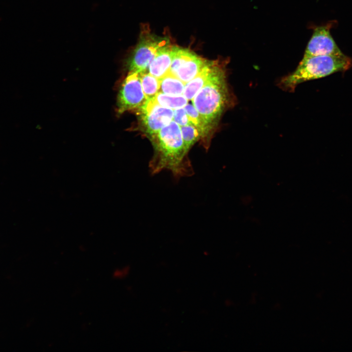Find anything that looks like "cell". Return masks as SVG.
<instances>
[{"mask_svg":"<svg viewBox=\"0 0 352 352\" xmlns=\"http://www.w3.org/2000/svg\"><path fill=\"white\" fill-rule=\"evenodd\" d=\"M139 74L142 89L146 99H153L159 92V80L147 71Z\"/></svg>","mask_w":352,"mask_h":352,"instance_id":"obj_13","label":"cell"},{"mask_svg":"<svg viewBox=\"0 0 352 352\" xmlns=\"http://www.w3.org/2000/svg\"><path fill=\"white\" fill-rule=\"evenodd\" d=\"M173 120L180 126L191 123L184 107L176 109L174 110Z\"/></svg>","mask_w":352,"mask_h":352,"instance_id":"obj_16","label":"cell"},{"mask_svg":"<svg viewBox=\"0 0 352 352\" xmlns=\"http://www.w3.org/2000/svg\"><path fill=\"white\" fill-rule=\"evenodd\" d=\"M174 45L170 41L160 47L148 67V72L159 80L169 71Z\"/></svg>","mask_w":352,"mask_h":352,"instance_id":"obj_9","label":"cell"},{"mask_svg":"<svg viewBox=\"0 0 352 352\" xmlns=\"http://www.w3.org/2000/svg\"><path fill=\"white\" fill-rule=\"evenodd\" d=\"M130 269L129 266L118 268L114 271L113 276L114 278L122 279L128 275Z\"/></svg>","mask_w":352,"mask_h":352,"instance_id":"obj_17","label":"cell"},{"mask_svg":"<svg viewBox=\"0 0 352 352\" xmlns=\"http://www.w3.org/2000/svg\"><path fill=\"white\" fill-rule=\"evenodd\" d=\"M147 101L144 93L140 74L129 72L121 85L117 96L118 113L138 109Z\"/></svg>","mask_w":352,"mask_h":352,"instance_id":"obj_6","label":"cell"},{"mask_svg":"<svg viewBox=\"0 0 352 352\" xmlns=\"http://www.w3.org/2000/svg\"><path fill=\"white\" fill-rule=\"evenodd\" d=\"M223 63L192 100L193 106L211 126L220 116L229 101Z\"/></svg>","mask_w":352,"mask_h":352,"instance_id":"obj_3","label":"cell"},{"mask_svg":"<svg viewBox=\"0 0 352 352\" xmlns=\"http://www.w3.org/2000/svg\"><path fill=\"white\" fill-rule=\"evenodd\" d=\"M138 110L146 132L151 135L156 134L173 120V109L160 106L152 99L147 100Z\"/></svg>","mask_w":352,"mask_h":352,"instance_id":"obj_7","label":"cell"},{"mask_svg":"<svg viewBox=\"0 0 352 352\" xmlns=\"http://www.w3.org/2000/svg\"><path fill=\"white\" fill-rule=\"evenodd\" d=\"M352 66V58L345 55L304 56L295 71L283 77L279 86L284 90L293 92L303 82L345 72Z\"/></svg>","mask_w":352,"mask_h":352,"instance_id":"obj_2","label":"cell"},{"mask_svg":"<svg viewBox=\"0 0 352 352\" xmlns=\"http://www.w3.org/2000/svg\"><path fill=\"white\" fill-rule=\"evenodd\" d=\"M221 63L219 60L209 61L199 73L185 84L183 95L188 100H192L195 95L214 73Z\"/></svg>","mask_w":352,"mask_h":352,"instance_id":"obj_10","label":"cell"},{"mask_svg":"<svg viewBox=\"0 0 352 352\" xmlns=\"http://www.w3.org/2000/svg\"><path fill=\"white\" fill-rule=\"evenodd\" d=\"M184 108L189 122L199 131L201 136L206 134L211 128V126L204 120L193 105L187 104Z\"/></svg>","mask_w":352,"mask_h":352,"instance_id":"obj_14","label":"cell"},{"mask_svg":"<svg viewBox=\"0 0 352 352\" xmlns=\"http://www.w3.org/2000/svg\"><path fill=\"white\" fill-rule=\"evenodd\" d=\"M333 22L325 25L317 26L313 33L305 50L304 57L330 55L342 56L345 55L339 48L330 33Z\"/></svg>","mask_w":352,"mask_h":352,"instance_id":"obj_8","label":"cell"},{"mask_svg":"<svg viewBox=\"0 0 352 352\" xmlns=\"http://www.w3.org/2000/svg\"><path fill=\"white\" fill-rule=\"evenodd\" d=\"M154 155L149 163L152 175L167 170L176 178L191 176L193 168L186 158L180 127L173 120L156 134Z\"/></svg>","mask_w":352,"mask_h":352,"instance_id":"obj_1","label":"cell"},{"mask_svg":"<svg viewBox=\"0 0 352 352\" xmlns=\"http://www.w3.org/2000/svg\"><path fill=\"white\" fill-rule=\"evenodd\" d=\"M208 61L188 48L175 44L169 72L186 84L199 73Z\"/></svg>","mask_w":352,"mask_h":352,"instance_id":"obj_5","label":"cell"},{"mask_svg":"<svg viewBox=\"0 0 352 352\" xmlns=\"http://www.w3.org/2000/svg\"><path fill=\"white\" fill-rule=\"evenodd\" d=\"M170 41L167 37H160L152 33L148 25H142L137 44L127 60L129 72L140 73L148 70L158 49Z\"/></svg>","mask_w":352,"mask_h":352,"instance_id":"obj_4","label":"cell"},{"mask_svg":"<svg viewBox=\"0 0 352 352\" xmlns=\"http://www.w3.org/2000/svg\"><path fill=\"white\" fill-rule=\"evenodd\" d=\"M180 127L184 146L186 152H188L190 148L199 139L201 135L191 123Z\"/></svg>","mask_w":352,"mask_h":352,"instance_id":"obj_15","label":"cell"},{"mask_svg":"<svg viewBox=\"0 0 352 352\" xmlns=\"http://www.w3.org/2000/svg\"><path fill=\"white\" fill-rule=\"evenodd\" d=\"M185 84L176 76L168 72L159 80V92L172 95H183Z\"/></svg>","mask_w":352,"mask_h":352,"instance_id":"obj_11","label":"cell"},{"mask_svg":"<svg viewBox=\"0 0 352 352\" xmlns=\"http://www.w3.org/2000/svg\"><path fill=\"white\" fill-rule=\"evenodd\" d=\"M152 99L160 106L173 110L184 107L188 101L183 95H172L161 92H158Z\"/></svg>","mask_w":352,"mask_h":352,"instance_id":"obj_12","label":"cell"}]
</instances>
